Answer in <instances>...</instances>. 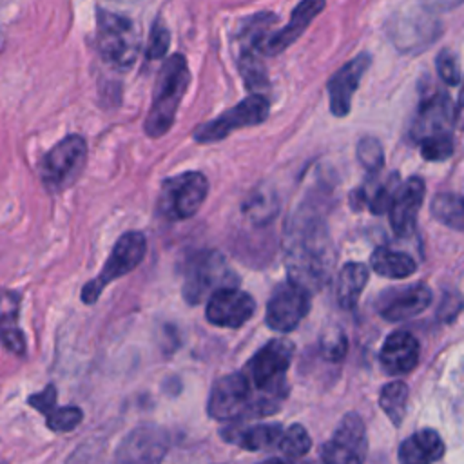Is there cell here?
Masks as SVG:
<instances>
[{"label": "cell", "mask_w": 464, "mask_h": 464, "mask_svg": "<svg viewBox=\"0 0 464 464\" xmlns=\"http://www.w3.org/2000/svg\"><path fill=\"white\" fill-rule=\"evenodd\" d=\"M285 261L288 279L310 292L321 290L330 281L335 250L323 218L308 212L292 219L285 239Z\"/></svg>", "instance_id": "cell-1"}, {"label": "cell", "mask_w": 464, "mask_h": 464, "mask_svg": "<svg viewBox=\"0 0 464 464\" xmlns=\"http://www.w3.org/2000/svg\"><path fill=\"white\" fill-rule=\"evenodd\" d=\"M294 344L277 337L259 348L241 370L252 392V417H266L281 408L288 393L286 372L292 361Z\"/></svg>", "instance_id": "cell-2"}, {"label": "cell", "mask_w": 464, "mask_h": 464, "mask_svg": "<svg viewBox=\"0 0 464 464\" xmlns=\"http://www.w3.org/2000/svg\"><path fill=\"white\" fill-rule=\"evenodd\" d=\"M455 105L448 92L435 91L422 98L413 118L411 138L420 145V154L428 161H442L453 154Z\"/></svg>", "instance_id": "cell-3"}, {"label": "cell", "mask_w": 464, "mask_h": 464, "mask_svg": "<svg viewBox=\"0 0 464 464\" xmlns=\"http://www.w3.org/2000/svg\"><path fill=\"white\" fill-rule=\"evenodd\" d=\"M190 72L183 54H172L160 69L152 105L145 118L143 129L150 138L163 136L174 123L179 102L188 87Z\"/></svg>", "instance_id": "cell-4"}, {"label": "cell", "mask_w": 464, "mask_h": 464, "mask_svg": "<svg viewBox=\"0 0 464 464\" xmlns=\"http://www.w3.org/2000/svg\"><path fill=\"white\" fill-rule=\"evenodd\" d=\"M96 47L109 65L125 71L138 58L140 33L130 18L100 9L96 14Z\"/></svg>", "instance_id": "cell-5"}, {"label": "cell", "mask_w": 464, "mask_h": 464, "mask_svg": "<svg viewBox=\"0 0 464 464\" xmlns=\"http://www.w3.org/2000/svg\"><path fill=\"white\" fill-rule=\"evenodd\" d=\"M145 252H147V239L141 232L132 230V232L121 234L114 243V248L107 257L100 274L83 285L80 294L82 301L85 304H94L109 283L129 274L141 263Z\"/></svg>", "instance_id": "cell-6"}, {"label": "cell", "mask_w": 464, "mask_h": 464, "mask_svg": "<svg viewBox=\"0 0 464 464\" xmlns=\"http://www.w3.org/2000/svg\"><path fill=\"white\" fill-rule=\"evenodd\" d=\"M236 283L237 277L230 270L227 259L218 250H203L192 256L187 265L183 297L188 304H198L214 290L234 286Z\"/></svg>", "instance_id": "cell-7"}, {"label": "cell", "mask_w": 464, "mask_h": 464, "mask_svg": "<svg viewBox=\"0 0 464 464\" xmlns=\"http://www.w3.org/2000/svg\"><path fill=\"white\" fill-rule=\"evenodd\" d=\"M207 194L208 181L201 172H181L161 183L158 208L167 219H188L199 210Z\"/></svg>", "instance_id": "cell-8"}, {"label": "cell", "mask_w": 464, "mask_h": 464, "mask_svg": "<svg viewBox=\"0 0 464 464\" xmlns=\"http://www.w3.org/2000/svg\"><path fill=\"white\" fill-rule=\"evenodd\" d=\"M85 140L78 134H71L44 154L40 161V178L49 190L60 192L67 188L72 181H76L85 167Z\"/></svg>", "instance_id": "cell-9"}, {"label": "cell", "mask_w": 464, "mask_h": 464, "mask_svg": "<svg viewBox=\"0 0 464 464\" xmlns=\"http://www.w3.org/2000/svg\"><path fill=\"white\" fill-rule=\"evenodd\" d=\"M270 103L263 94H250L237 105L221 112L218 118L196 127L194 140L198 143H212L227 138L232 130L243 127H254L268 118Z\"/></svg>", "instance_id": "cell-10"}, {"label": "cell", "mask_w": 464, "mask_h": 464, "mask_svg": "<svg viewBox=\"0 0 464 464\" xmlns=\"http://www.w3.org/2000/svg\"><path fill=\"white\" fill-rule=\"evenodd\" d=\"M207 411L221 422L252 419V392L243 372H232L214 382Z\"/></svg>", "instance_id": "cell-11"}, {"label": "cell", "mask_w": 464, "mask_h": 464, "mask_svg": "<svg viewBox=\"0 0 464 464\" xmlns=\"http://www.w3.org/2000/svg\"><path fill=\"white\" fill-rule=\"evenodd\" d=\"M312 292L288 279L279 285L266 303V324L276 332L294 330L310 312Z\"/></svg>", "instance_id": "cell-12"}, {"label": "cell", "mask_w": 464, "mask_h": 464, "mask_svg": "<svg viewBox=\"0 0 464 464\" xmlns=\"http://www.w3.org/2000/svg\"><path fill=\"white\" fill-rule=\"evenodd\" d=\"M366 450L368 440L362 419L357 413H346L337 424L332 439L323 444L321 457L323 460L334 464L362 462Z\"/></svg>", "instance_id": "cell-13"}, {"label": "cell", "mask_w": 464, "mask_h": 464, "mask_svg": "<svg viewBox=\"0 0 464 464\" xmlns=\"http://www.w3.org/2000/svg\"><path fill=\"white\" fill-rule=\"evenodd\" d=\"M256 301L250 294L234 286H221L208 297L205 315L208 323L221 328H239L254 314Z\"/></svg>", "instance_id": "cell-14"}, {"label": "cell", "mask_w": 464, "mask_h": 464, "mask_svg": "<svg viewBox=\"0 0 464 464\" xmlns=\"http://www.w3.org/2000/svg\"><path fill=\"white\" fill-rule=\"evenodd\" d=\"M386 31L397 49L404 53H411L437 40L440 33V25L437 24L435 18H430V11H428V14H420V13L397 14L388 22Z\"/></svg>", "instance_id": "cell-15"}, {"label": "cell", "mask_w": 464, "mask_h": 464, "mask_svg": "<svg viewBox=\"0 0 464 464\" xmlns=\"http://www.w3.org/2000/svg\"><path fill=\"white\" fill-rule=\"evenodd\" d=\"M370 63L372 56L368 53H361L332 74V78L326 83L332 114L343 118L350 112L353 92L357 91Z\"/></svg>", "instance_id": "cell-16"}, {"label": "cell", "mask_w": 464, "mask_h": 464, "mask_svg": "<svg viewBox=\"0 0 464 464\" xmlns=\"http://www.w3.org/2000/svg\"><path fill=\"white\" fill-rule=\"evenodd\" d=\"M431 303V290L424 283H413L404 288H390L382 294L377 310L379 315L390 323L406 321L422 314Z\"/></svg>", "instance_id": "cell-17"}, {"label": "cell", "mask_w": 464, "mask_h": 464, "mask_svg": "<svg viewBox=\"0 0 464 464\" xmlns=\"http://www.w3.org/2000/svg\"><path fill=\"white\" fill-rule=\"evenodd\" d=\"M424 181L417 176L408 178L401 183L390 203V225L399 237H406L415 230L417 216L424 201Z\"/></svg>", "instance_id": "cell-18"}, {"label": "cell", "mask_w": 464, "mask_h": 464, "mask_svg": "<svg viewBox=\"0 0 464 464\" xmlns=\"http://www.w3.org/2000/svg\"><path fill=\"white\" fill-rule=\"evenodd\" d=\"M169 448L167 433L158 426L132 430L118 446L116 459L121 462H158Z\"/></svg>", "instance_id": "cell-19"}, {"label": "cell", "mask_w": 464, "mask_h": 464, "mask_svg": "<svg viewBox=\"0 0 464 464\" xmlns=\"http://www.w3.org/2000/svg\"><path fill=\"white\" fill-rule=\"evenodd\" d=\"M324 5H326V0H301L294 7L288 24L279 31L268 33L266 38L261 42V47H259L261 54L274 56L283 53L286 47H290L306 31L312 20L324 9Z\"/></svg>", "instance_id": "cell-20"}, {"label": "cell", "mask_w": 464, "mask_h": 464, "mask_svg": "<svg viewBox=\"0 0 464 464\" xmlns=\"http://www.w3.org/2000/svg\"><path fill=\"white\" fill-rule=\"evenodd\" d=\"M419 353L420 348L417 337L406 330H397L386 337L379 357L386 373L404 375L417 366Z\"/></svg>", "instance_id": "cell-21"}, {"label": "cell", "mask_w": 464, "mask_h": 464, "mask_svg": "<svg viewBox=\"0 0 464 464\" xmlns=\"http://www.w3.org/2000/svg\"><path fill=\"white\" fill-rule=\"evenodd\" d=\"M221 433L225 440L237 444L246 451H263L277 444L283 433V426L277 422H259L243 428H239V424H234Z\"/></svg>", "instance_id": "cell-22"}, {"label": "cell", "mask_w": 464, "mask_h": 464, "mask_svg": "<svg viewBox=\"0 0 464 464\" xmlns=\"http://www.w3.org/2000/svg\"><path fill=\"white\" fill-rule=\"evenodd\" d=\"M20 294L13 290L0 292V341L13 352L22 355L25 352V337L18 324Z\"/></svg>", "instance_id": "cell-23"}, {"label": "cell", "mask_w": 464, "mask_h": 464, "mask_svg": "<svg viewBox=\"0 0 464 464\" xmlns=\"http://www.w3.org/2000/svg\"><path fill=\"white\" fill-rule=\"evenodd\" d=\"M444 455V442L435 430H420L402 440L399 446V460L406 464L435 462Z\"/></svg>", "instance_id": "cell-24"}, {"label": "cell", "mask_w": 464, "mask_h": 464, "mask_svg": "<svg viewBox=\"0 0 464 464\" xmlns=\"http://www.w3.org/2000/svg\"><path fill=\"white\" fill-rule=\"evenodd\" d=\"M366 283L368 266L362 263H346L341 268L335 283V299L339 306L344 310H352L357 304Z\"/></svg>", "instance_id": "cell-25"}, {"label": "cell", "mask_w": 464, "mask_h": 464, "mask_svg": "<svg viewBox=\"0 0 464 464\" xmlns=\"http://www.w3.org/2000/svg\"><path fill=\"white\" fill-rule=\"evenodd\" d=\"M370 265L375 274L392 279L408 277L417 270V263L410 254L390 250L386 246H379L373 250Z\"/></svg>", "instance_id": "cell-26"}, {"label": "cell", "mask_w": 464, "mask_h": 464, "mask_svg": "<svg viewBox=\"0 0 464 464\" xmlns=\"http://www.w3.org/2000/svg\"><path fill=\"white\" fill-rule=\"evenodd\" d=\"M277 210H279V199L276 196V190L266 185H259L252 188V192L243 203V212L257 227L270 223L277 216Z\"/></svg>", "instance_id": "cell-27"}, {"label": "cell", "mask_w": 464, "mask_h": 464, "mask_svg": "<svg viewBox=\"0 0 464 464\" xmlns=\"http://www.w3.org/2000/svg\"><path fill=\"white\" fill-rule=\"evenodd\" d=\"M431 214L442 225L464 232V196L442 192L431 199Z\"/></svg>", "instance_id": "cell-28"}, {"label": "cell", "mask_w": 464, "mask_h": 464, "mask_svg": "<svg viewBox=\"0 0 464 464\" xmlns=\"http://www.w3.org/2000/svg\"><path fill=\"white\" fill-rule=\"evenodd\" d=\"M408 386L402 381H392L382 386L379 395V404L393 426H399L406 415Z\"/></svg>", "instance_id": "cell-29"}, {"label": "cell", "mask_w": 464, "mask_h": 464, "mask_svg": "<svg viewBox=\"0 0 464 464\" xmlns=\"http://www.w3.org/2000/svg\"><path fill=\"white\" fill-rule=\"evenodd\" d=\"M277 448L281 451L283 459H299L303 455L308 453V450L312 448V439L308 435V431L304 430V426L301 424H292L286 430H283L279 440H277Z\"/></svg>", "instance_id": "cell-30"}, {"label": "cell", "mask_w": 464, "mask_h": 464, "mask_svg": "<svg viewBox=\"0 0 464 464\" xmlns=\"http://www.w3.org/2000/svg\"><path fill=\"white\" fill-rule=\"evenodd\" d=\"M45 422L51 431L65 433L72 431L83 419V411L78 406H49L45 411Z\"/></svg>", "instance_id": "cell-31"}, {"label": "cell", "mask_w": 464, "mask_h": 464, "mask_svg": "<svg viewBox=\"0 0 464 464\" xmlns=\"http://www.w3.org/2000/svg\"><path fill=\"white\" fill-rule=\"evenodd\" d=\"M357 160L368 172H379L384 165V150L377 138L364 136L357 143Z\"/></svg>", "instance_id": "cell-32"}, {"label": "cell", "mask_w": 464, "mask_h": 464, "mask_svg": "<svg viewBox=\"0 0 464 464\" xmlns=\"http://www.w3.org/2000/svg\"><path fill=\"white\" fill-rule=\"evenodd\" d=\"M399 187V179H397V174L393 172L379 188L373 190V194L368 198V208L373 212V214H384L388 212L390 208V203L393 199V194Z\"/></svg>", "instance_id": "cell-33"}, {"label": "cell", "mask_w": 464, "mask_h": 464, "mask_svg": "<svg viewBox=\"0 0 464 464\" xmlns=\"http://www.w3.org/2000/svg\"><path fill=\"white\" fill-rule=\"evenodd\" d=\"M435 67L440 76V80L446 85H457L460 82V71H459V62L455 54L450 49H442L437 58H435Z\"/></svg>", "instance_id": "cell-34"}, {"label": "cell", "mask_w": 464, "mask_h": 464, "mask_svg": "<svg viewBox=\"0 0 464 464\" xmlns=\"http://www.w3.org/2000/svg\"><path fill=\"white\" fill-rule=\"evenodd\" d=\"M169 44H170V34H169V29L158 20L154 25H152V31H150V36H149V44H147V58L149 60H160L165 56L167 49H169Z\"/></svg>", "instance_id": "cell-35"}, {"label": "cell", "mask_w": 464, "mask_h": 464, "mask_svg": "<svg viewBox=\"0 0 464 464\" xmlns=\"http://www.w3.org/2000/svg\"><path fill=\"white\" fill-rule=\"evenodd\" d=\"M346 348H348V343H346V337L344 334H335L334 339H324L323 341V355L328 359V361H341L346 353Z\"/></svg>", "instance_id": "cell-36"}, {"label": "cell", "mask_w": 464, "mask_h": 464, "mask_svg": "<svg viewBox=\"0 0 464 464\" xmlns=\"http://www.w3.org/2000/svg\"><path fill=\"white\" fill-rule=\"evenodd\" d=\"M27 402L40 413H44L49 406L56 404V388L54 384H47L40 393H34L27 399Z\"/></svg>", "instance_id": "cell-37"}, {"label": "cell", "mask_w": 464, "mask_h": 464, "mask_svg": "<svg viewBox=\"0 0 464 464\" xmlns=\"http://www.w3.org/2000/svg\"><path fill=\"white\" fill-rule=\"evenodd\" d=\"M424 11L430 13H444V11H451L459 5L464 4V0H419Z\"/></svg>", "instance_id": "cell-38"}, {"label": "cell", "mask_w": 464, "mask_h": 464, "mask_svg": "<svg viewBox=\"0 0 464 464\" xmlns=\"http://www.w3.org/2000/svg\"><path fill=\"white\" fill-rule=\"evenodd\" d=\"M455 125H459V129L464 130V83H462V89H460L459 103L455 107Z\"/></svg>", "instance_id": "cell-39"}]
</instances>
